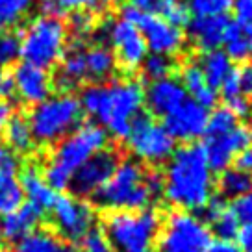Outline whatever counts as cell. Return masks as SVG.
Listing matches in <instances>:
<instances>
[{
	"label": "cell",
	"mask_w": 252,
	"mask_h": 252,
	"mask_svg": "<svg viewBox=\"0 0 252 252\" xmlns=\"http://www.w3.org/2000/svg\"><path fill=\"white\" fill-rule=\"evenodd\" d=\"M213 234L204 219L184 210H174L159 224L158 252H208Z\"/></svg>",
	"instance_id": "obj_9"
},
{
	"label": "cell",
	"mask_w": 252,
	"mask_h": 252,
	"mask_svg": "<svg viewBox=\"0 0 252 252\" xmlns=\"http://www.w3.org/2000/svg\"><path fill=\"white\" fill-rule=\"evenodd\" d=\"M19 58V35L13 32H0V72Z\"/></svg>",
	"instance_id": "obj_36"
},
{
	"label": "cell",
	"mask_w": 252,
	"mask_h": 252,
	"mask_svg": "<svg viewBox=\"0 0 252 252\" xmlns=\"http://www.w3.org/2000/svg\"><path fill=\"white\" fill-rule=\"evenodd\" d=\"M186 100V89L180 84V80L173 76L149 82L147 89L143 91V104H147V110L152 117H169Z\"/></svg>",
	"instance_id": "obj_17"
},
{
	"label": "cell",
	"mask_w": 252,
	"mask_h": 252,
	"mask_svg": "<svg viewBox=\"0 0 252 252\" xmlns=\"http://www.w3.org/2000/svg\"><path fill=\"white\" fill-rule=\"evenodd\" d=\"M186 8L195 17H224L232 8V0H188Z\"/></svg>",
	"instance_id": "obj_34"
},
{
	"label": "cell",
	"mask_w": 252,
	"mask_h": 252,
	"mask_svg": "<svg viewBox=\"0 0 252 252\" xmlns=\"http://www.w3.org/2000/svg\"><path fill=\"white\" fill-rule=\"evenodd\" d=\"M121 19L132 23L139 30L150 54L173 58V56L180 54L184 45H186V37H184L182 28L167 23L159 17L139 13L130 4H125L121 8Z\"/></svg>",
	"instance_id": "obj_11"
},
{
	"label": "cell",
	"mask_w": 252,
	"mask_h": 252,
	"mask_svg": "<svg viewBox=\"0 0 252 252\" xmlns=\"http://www.w3.org/2000/svg\"><path fill=\"white\" fill-rule=\"evenodd\" d=\"M234 163L237 165V169L252 174V147H247L243 152H239V156L236 158Z\"/></svg>",
	"instance_id": "obj_45"
},
{
	"label": "cell",
	"mask_w": 252,
	"mask_h": 252,
	"mask_svg": "<svg viewBox=\"0 0 252 252\" xmlns=\"http://www.w3.org/2000/svg\"><path fill=\"white\" fill-rule=\"evenodd\" d=\"M67 26L54 17L39 15L32 19L19 35V56L24 63L39 69H52L67 48Z\"/></svg>",
	"instance_id": "obj_8"
},
{
	"label": "cell",
	"mask_w": 252,
	"mask_h": 252,
	"mask_svg": "<svg viewBox=\"0 0 252 252\" xmlns=\"http://www.w3.org/2000/svg\"><path fill=\"white\" fill-rule=\"evenodd\" d=\"M106 2H108V0H106Z\"/></svg>",
	"instance_id": "obj_50"
},
{
	"label": "cell",
	"mask_w": 252,
	"mask_h": 252,
	"mask_svg": "<svg viewBox=\"0 0 252 252\" xmlns=\"http://www.w3.org/2000/svg\"><path fill=\"white\" fill-rule=\"evenodd\" d=\"M128 4L139 13L159 17L178 28L189 23V11L182 0H128Z\"/></svg>",
	"instance_id": "obj_23"
},
{
	"label": "cell",
	"mask_w": 252,
	"mask_h": 252,
	"mask_svg": "<svg viewBox=\"0 0 252 252\" xmlns=\"http://www.w3.org/2000/svg\"><path fill=\"white\" fill-rule=\"evenodd\" d=\"M86 62H84V47L82 43H76L72 47L65 48L58 74L52 80V86H58L63 89V93L71 91L74 87H78L82 82H86Z\"/></svg>",
	"instance_id": "obj_20"
},
{
	"label": "cell",
	"mask_w": 252,
	"mask_h": 252,
	"mask_svg": "<svg viewBox=\"0 0 252 252\" xmlns=\"http://www.w3.org/2000/svg\"><path fill=\"white\" fill-rule=\"evenodd\" d=\"M232 212L236 215V219L239 220V224H252V189L249 193H245L243 197L236 198L232 202Z\"/></svg>",
	"instance_id": "obj_38"
},
{
	"label": "cell",
	"mask_w": 252,
	"mask_h": 252,
	"mask_svg": "<svg viewBox=\"0 0 252 252\" xmlns=\"http://www.w3.org/2000/svg\"><path fill=\"white\" fill-rule=\"evenodd\" d=\"M108 132L102 126L89 121L54 145V150L43 167V178L54 191L69 188L72 174L96 152L106 149Z\"/></svg>",
	"instance_id": "obj_4"
},
{
	"label": "cell",
	"mask_w": 252,
	"mask_h": 252,
	"mask_svg": "<svg viewBox=\"0 0 252 252\" xmlns=\"http://www.w3.org/2000/svg\"><path fill=\"white\" fill-rule=\"evenodd\" d=\"M15 94V87H13V78L11 72L2 71L0 72V100L11 98Z\"/></svg>",
	"instance_id": "obj_42"
},
{
	"label": "cell",
	"mask_w": 252,
	"mask_h": 252,
	"mask_svg": "<svg viewBox=\"0 0 252 252\" xmlns=\"http://www.w3.org/2000/svg\"><path fill=\"white\" fill-rule=\"evenodd\" d=\"M82 111L113 137L126 139L130 126L141 115L143 87L135 80H115L111 84H89L78 98Z\"/></svg>",
	"instance_id": "obj_2"
},
{
	"label": "cell",
	"mask_w": 252,
	"mask_h": 252,
	"mask_svg": "<svg viewBox=\"0 0 252 252\" xmlns=\"http://www.w3.org/2000/svg\"><path fill=\"white\" fill-rule=\"evenodd\" d=\"M208 252H243L239 249V245L234 243V241H228V239H217V241H212Z\"/></svg>",
	"instance_id": "obj_44"
},
{
	"label": "cell",
	"mask_w": 252,
	"mask_h": 252,
	"mask_svg": "<svg viewBox=\"0 0 252 252\" xmlns=\"http://www.w3.org/2000/svg\"><path fill=\"white\" fill-rule=\"evenodd\" d=\"M161 220L154 210L111 212L104 217L102 232L113 252H154Z\"/></svg>",
	"instance_id": "obj_5"
},
{
	"label": "cell",
	"mask_w": 252,
	"mask_h": 252,
	"mask_svg": "<svg viewBox=\"0 0 252 252\" xmlns=\"http://www.w3.org/2000/svg\"><path fill=\"white\" fill-rule=\"evenodd\" d=\"M69 30H71L72 35H74V37H78V39L87 37V35L94 30L93 13H91V11H76V13H71L67 32Z\"/></svg>",
	"instance_id": "obj_37"
},
{
	"label": "cell",
	"mask_w": 252,
	"mask_h": 252,
	"mask_svg": "<svg viewBox=\"0 0 252 252\" xmlns=\"http://www.w3.org/2000/svg\"><path fill=\"white\" fill-rule=\"evenodd\" d=\"M219 191L222 198H236L243 197L245 193H249L252 189V174L245 173L237 167H230L226 171H222L219 176Z\"/></svg>",
	"instance_id": "obj_32"
},
{
	"label": "cell",
	"mask_w": 252,
	"mask_h": 252,
	"mask_svg": "<svg viewBox=\"0 0 252 252\" xmlns=\"http://www.w3.org/2000/svg\"><path fill=\"white\" fill-rule=\"evenodd\" d=\"M24 204V193L17 176V165L0 167V213L8 215Z\"/></svg>",
	"instance_id": "obj_29"
},
{
	"label": "cell",
	"mask_w": 252,
	"mask_h": 252,
	"mask_svg": "<svg viewBox=\"0 0 252 252\" xmlns=\"http://www.w3.org/2000/svg\"><path fill=\"white\" fill-rule=\"evenodd\" d=\"M119 161H121L119 152L108 149V147L96 152L93 158H89L86 163L72 174L69 188L74 191V197H94L104 188V184L111 178Z\"/></svg>",
	"instance_id": "obj_14"
},
{
	"label": "cell",
	"mask_w": 252,
	"mask_h": 252,
	"mask_svg": "<svg viewBox=\"0 0 252 252\" xmlns=\"http://www.w3.org/2000/svg\"><path fill=\"white\" fill-rule=\"evenodd\" d=\"M13 115V110H11V106H9V102H6V100H0V132L4 130V126H6V123L9 121V117Z\"/></svg>",
	"instance_id": "obj_47"
},
{
	"label": "cell",
	"mask_w": 252,
	"mask_h": 252,
	"mask_svg": "<svg viewBox=\"0 0 252 252\" xmlns=\"http://www.w3.org/2000/svg\"><path fill=\"white\" fill-rule=\"evenodd\" d=\"M48 212L58 236L69 243L82 241L93 230L94 210L84 198L74 195H56L54 204Z\"/></svg>",
	"instance_id": "obj_12"
},
{
	"label": "cell",
	"mask_w": 252,
	"mask_h": 252,
	"mask_svg": "<svg viewBox=\"0 0 252 252\" xmlns=\"http://www.w3.org/2000/svg\"><path fill=\"white\" fill-rule=\"evenodd\" d=\"M198 69L202 72L206 82L217 91L220 86L224 84V80L228 78L234 67H232V60L224 54L222 50H212V52H204L202 60L198 63Z\"/></svg>",
	"instance_id": "obj_30"
},
{
	"label": "cell",
	"mask_w": 252,
	"mask_h": 252,
	"mask_svg": "<svg viewBox=\"0 0 252 252\" xmlns=\"http://www.w3.org/2000/svg\"><path fill=\"white\" fill-rule=\"evenodd\" d=\"M202 137L204 145L200 149L204 152L210 169L217 173L230 169L239 152H243L251 141L249 130L241 126L239 119L226 108H217L210 113Z\"/></svg>",
	"instance_id": "obj_6"
},
{
	"label": "cell",
	"mask_w": 252,
	"mask_h": 252,
	"mask_svg": "<svg viewBox=\"0 0 252 252\" xmlns=\"http://www.w3.org/2000/svg\"><path fill=\"white\" fill-rule=\"evenodd\" d=\"M11 78H13V87L19 100L26 106H37L39 102L47 100L52 93V78L48 71L33 67L30 63H19L13 67Z\"/></svg>",
	"instance_id": "obj_15"
},
{
	"label": "cell",
	"mask_w": 252,
	"mask_h": 252,
	"mask_svg": "<svg viewBox=\"0 0 252 252\" xmlns=\"http://www.w3.org/2000/svg\"><path fill=\"white\" fill-rule=\"evenodd\" d=\"M232 8L236 11V21L252 26V0H234Z\"/></svg>",
	"instance_id": "obj_41"
},
{
	"label": "cell",
	"mask_w": 252,
	"mask_h": 252,
	"mask_svg": "<svg viewBox=\"0 0 252 252\" xmlns=\"http://www.w3.org/2000/svg\"><path fill=\"white\" fill-rule=\"evenodd\" d=\"M249 139L252 141V125H251V130H249Z\"/></svg>",
	"instance_id": "obj_48"
},
{
	"label": "cell",
	"mask_w": 252,
	"mask_h": 252,
	"mask_svg": "<svg viewBox=\"0 0 252 252\" xmlns=\"http://www.w3.org/2000/svg\"><path fill=\"white\" fill-rule=\"evenodd\" d=\"M0 239H2V232H0Z\"/></svg>",
	"instance_id": "obj_49"
},
{
	"label": "cell",
	"mask_w": 252,
	"mask_h": 252,
	"mask_svg": "<svg viewBox=\"0 0 252 252\" xmlns=\"http://www.w3.org/2000/svg\"><path fill=\"white\" fill-rule=\"evenodd\" d=\"M224 54L230 60L245 62L249 56H252V26L243 24L239 21H232L226 26L224 39H222Z\"/></svg>",
	"instance_id": "obj_27"
},
{
	"label": "cell",
	"mask_w": 252,
	"mask_h": 252,
	"mask_svg": "<svg viewBox=\"0 0 252 252\" xmlns=\"http://www.w3.org/2000/svg\"><path fill=\"white\" fill-rule=\"evenodd\" d=\"M104 35L113 47V58L125 71H137L149 56V48L145 39L132 23L125 19H117L104 24Z\"/></svg>",
	"instance_id": "obj_13"
},
{
	"label": "cell",
	"mask_w": 252,
	"mask_h": 252,
	"mask_svg": "<svg viewBox=\"0 0 252 252\" xmlns=\"http://www.w3.org/2000/svg\"><path fill=\"white\" fill-rule=\"evenodd\" d=\"M208 117H210V110H206L200 104L188 98L178 110H174L169 117L163 119L165 121L163 126L174 141L176 139L195 141V139L204 135Z\"/></svg>",
	"instance_id": "obj_16"
},
{
	"label": "cell",
	"mask_w": 252,
	"mask_h": 252,
	"mask_svg": "<svg viewBox=\"0 0 252 252\" xmlns=\"http://www.w3.org/2000/svg\"><path fill=\"white\" fill-rule=\"evenodd\" d=\"M82 115L84 111L74 94L60 93L48 96L47 100L33 106L28 115L33 141L41 147L60 143L78 128Z\"/></svg>",
	"instance_id": "obj_7"
},
{
	"label": "cell",
	"mask_w": 252,
	"mask_h": 252,
	"mask_svg": "<svg viewBox=\"0 0 252 252\" xmlns=\"http://www.w3.org/2000/svg\"><path fill=\"white\" fill-rule=\"evenodd\" d=\"M239 91L247 100H252V63H247L241 69H236Z\"/></svg>",
	"instance_id": "obj_40"
},
{
	"label": "cell",
	"mask_w": 252,
	"mask_h": 252,
	"mask_svg": "<svg viewBox=\"0 0 252 252\" xmlns=\"http://www.w3.org/2000/svg\"><path fill=\"white\" fill-rule=\"evenodd\" d=\"M237 245L243 252H252V224H243L237 232Z\"/></svg>",
	"instance_id": "obj_43"
},
{
	"label": "cell",
	"mask_w": 252,
	"mask_h": 252,
	"mask_svg": "<svg viewBox=\"0 0 252 252\" xmlns=\"http://www.w3.org/2000/svg\"><path fill=\"white\" fill-rule=\"evenodd\" d=\"M161 193L176 210H204L213 198V171L198 145L174 149L161 176Z\"/></svg>",
	"instance_id": "obj_1"
},
{
	"label": "cell",
	"mask_w": 252,
	"mask_h": 252,
	"mask_svg": "<svg viewBox=\"0 0 252 252\" xmlns=\"http://www.w3.org/2000/svg\"><path fill=\"white\" fill-rule=\"evenodd\" d=\"M33 0H0V32H9L30 11Z\"/></svg>",
	"instance_id": "obj_33"
},
{
	"label": "cell",
	"mask_w": 252,
	"mask_h": 252,
	"mask_svg": "<svg viewBox=\"0 0 252 252\" xmlns=\"http://www.w3.org/2000/svg\"><path fill=\"white\" fill-rule=\"evenodd\" d=\"M43 15L60 19L62 15L76 13V11H91L106 6V0H37Z\"/></svg>",
	"instance_id": "obj_31"
},
{
	"label": "cell",
	"mask_w": 252,
	"mask_h": 252,
	"mask_svg": "<svg viewBox=\"0 0 252 252\" xmlns=\"http://www.w3.org/2000/svg\"><path fill=\"white\" fill-rule=\"evenodd\" d=\"M206 213V224L210 226L212 234L219 236V239H228L232 241L237 236L241 228L239 220L232 212V206L224 198H212L204 208Z\"/></svg>",
	"instance_id": "obj_22"
},
{
	"label": "cell",
	"mask_w": 252,
	"mask_h": 252,
	"mask_svg": "<svg viewBox=\"0 0 252 252\" xmlns=\"http://www.w3.org/2000/svg\"><path fill=\"white\" fill-rule=\"evenodd\" d=\"M84 62H86V78L91 80V84H102L113 74L117 63L108 47L104 45H93L84 48Z\"/></svg>",
	"instance_id": "obj_26"
},
{
	"label": "cell",
	"mask_w": 252,
	"mask_h": 252,
	"mask_svg": "<svg viewBox=\"0 0 252 252\" xmlns=\"http://www.w3.org/2000/svg\"><path fill=\"white\" fill-rule=\"evenodd\" d=\"M126 141L141 165L167 163L176 149L174 139L165 130V126L159 125L150 115H139L135 119L126 135Z\"/></svg>",
	"instance_id": "obj_10"
},
{
	"label": "cell",
	"mask_w": 252,
	"mask_h": 252,
	"mask_svg": "<svg viewBox=\"0 0 252 252\" xmlns=\"http://www.w3.org/2000/svg\"><path fill=\"white\" fill-rule=\"evenodd\" d=\"M19 182H21L24 197L28 198L32 206H35L43 213L52 208L56 200V191L45 182L41 169L35 163H26L23 167Z\"/></svg>",
	"instance_id": "obj_19"
},
{
	"label": "cell",
	"mask_w": 252,
	"mask_h": 252,
	"mask_svg": "<svg viewBox=\"0 0 252 252\" xmlns=\"http://www.w3.org/2000/svg\"><path fill=\"white\" fill-rule=\"evenodd\" d=\"M228 19L224 17H195L189 23V39L191 43L202 50V52H212L219 50L224 39V32L228 26Z\"/></svg>",
	"instance_id": "obj_18"
},
{
	"label": "cell",
	"mask_w": 252,
	"mask_h": 252,
	"mask_svg": "<svg viewBox=\"0 0 252 252\" xmlns=\"http://www.w3.org/2000/svg\"><path fill=\"white\" fill-rule=\"evenodd\" d=\"M8 165H17V158L4 143H0V167Z\"/></svg>",
	"instance_id": "obj_46"
},
{
	"label": "cell",
	"mask_w": 252,
	"mask_h": 252,
	"mask_svg": "<svg viewBox=\"0 0 252 252\" xmlns=\"http://www.w3.org/2000/svg\"><path fill=\"white\" fill-rule=\"evenodd\" d=\"M41 217H43V212L32 206L30 202H26L21 208H17L15 212L8 213L0 222L2 237L9 243H19L21 239H24L37 228Z\"/></svg>",
	"instance_id": "obj_21"
},
{
	"label": "cell",
	"mask_w": 252,
	"mask_h": 252,
	"mask_svg": "<svg viewBox=\"0 0 252 252\" xmlns=\"http://www.w3.org/2000/svg\"><path fill=\"white\" fill-rule=\"evenodd\" d=\"M13 252H80L69 241L54 234L52 230L41 228L33 230L32 234L15 243Z\"/></svg>",
	"instance_id": "obj_25"
},
{
	"label": "cell",
	"mask_w": 252,
	"mask_h": 252,
	"mask_svg": "<svg viewBox=\"0 0 252 252\" xmlns=\"http://www.w3.org/2000/svg\"><path fill=\"white\" fill-rule=\"evenodd\" d=\"M2 134H4V145L13 154H30L33 150L35 141L32 135L30 123H28V117H24L21 113H13L9 117Z\"/></svg>",
	"instance_id": "obj_28"
},
{
	"label": "cell",
	"mask_w": 252,
	"mask_h": 252,
	"mask_svg": "<svg viewBox=\"0 0 252 252\" xmlns=\"http://www.w3.org/2000/svg\"><path fill=\"white\" fill-rule=\"evenodd\" d=\"M161 193V176L135 159L119 161L111 178L94 195V202L111 212H139Z\"/></svg>",
	"instance_id": "obj_3"
},
{
	"label": "cell",
	"mask_w": 252,
	"mask_h": 252,
	"mask_svg": "<svg viewBox=\"0 0 252 252\" xmlns=\"http://www.w3.org/2000/svg\"><path fill=\"white\" fill-rule=\"evenodd\" d=\"M82 251L84 252H113L110 243L100 230H91L84 239H82Z\"/></svg>",
	"instance_id": "obj_39"
},
{
	"label": "cell",
	"mask_w": 252,
	"mask_h": 252,
	"mask_svg": "<svg viewBox=\"0 0 252 252\" xmlns=\"http://www.w3.org/2000/svg\"><path fill=\"white\" fill-rule=\"evenodd\" d=\"M180 84L186 89L189 100L200 104L206 110H210L217 104V91L206 82V78L198 69V63H188L182 69Z\"/></svg>",
	"instance_id": "obj_24"
},
{
	"label": "cell",
	"mask_w": 252,
	"mask_h": 252,
	"mask_svg": "<svg viewBox=\"0 0 252 252\" xmlns=\"http://www.w3.org/2000/svg\"><path fill=\"white\" fill-rule=\"evenodd\" d=\"M141 69L145 78L149 80V82H154V80H161L171 76V72H173V62H171V58H165V56L150 54L145 58Z\"/></svg>",
	"instance_id": "obj_35"
}]
</instances>
